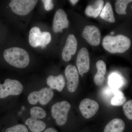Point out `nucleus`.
<instances>
[{"label": "nucleus", "mask_w": 132, "mask_h": 132, "mask_svg": "<svg viewBox=\"0 0 132 132\" xmlns=\"http://www.w3.org/2000/svg\"><path fill=\"white\" fill-rule=\"evenodd\" d=\"M130 39L121 35L116 36L108 35L105 36L102 42L104 49L111 53H122L129 49L131 46Z\"/></svg>", "instance_id": "f257e3e1"}, {"label": "nucleus", "mask_w": 132, "mask_h": 132, "mask_svg": "<svg viewBox=\"0 0 132 132\" xmlns=\"http://www.w3.org/2000/svg\"><path fill=\"white\" fill-rule=\"evenodd\" d=\"M3 56L8 63L17 68H25L29 64V55L22 48L15 47L6 50Z\"/></svg>", "instance_id": "f03ea898"}, {"label": "nucleus", "mask_w": 132, "mask_h": 132, "mask_svg": "<svg viewBox=\"0 0 132 132\" xmlns=\"http://www.w3.org/2000/svg\"><path fill=\"white\" fill-rule=\"evenodd\" d=\"M52 36L47 32H41L38 27H34L30 31L29 41L31 46L34 47H46L51 42Z\"/></svg>", "instance_id": "7ed1b4c3"}, {"label": "nucleus", "mask_w": 132, "mask_h": 132, "mask_svg": "<svg viewBox=\"0 0 132 132\" xmlns=\"http://www.w3.org/2000/svg\"><path fill=\"white\" fill-rule=\"evenodd\" d=\"M71 108V105L68 101H62L57 102L53 105L51 112L53 118L59 126H63L67 120L68 115Z\"/></svg>", "instance_id": "20e7f679"}, {"label": "nucleus", "mask_w": 132, "mask_h": 132, "mask_svg": "<svg viewBox=\"0 0 132 132\" xmlns=\"http://www.w3.org/2000/svg\"><path fill=\"white\" fill-rule=\"evenodd\" d=\"M23 90V86L19 81L6 79L3 84L0 83V98H4L10 95H19Z\"/></svg>", "instance_id": "39448f33"}, {"label": "nucleus", "mask_w": 132, "mask_h": 132, "mask_svg": "<svg viewBox=\"0 0 132 132\" xmlns=\"http://www.w3.org/2000/svg\"><path fill=\"white\" fill-rule=\"evenodd\" d=\"M38 1L36 0H13L10 3L9 6L15 13L25 15L34 8Z\"/></svg>", "instance_id": "423d86ee"}, {"label": "nucleus", "mask_w": 132, "mask_h": 132, "mask_svg": "<svg viewBox=\"0 0 132 132\" xmlns=\"http://www.w3.org/2000/svg\"><path fill=\"white\" fill-rule=\"evenodd\" d=\"M54 92L50 88L45 87L39 91H35L29 95L28 100L32 105H35L39 102L45 105L48 103L53 97Z\"/></svg>", "instance_id": "0eeeda50"}, {"label": "nucleus", "mask_w": 132, "mask_h": 132, "mask_svg": "<svg viewBox=\"0 0 132 132\" xmlns=\"http://www.w3.org/2000/svg\"><path fill=\"white\" fill-rule=\"evenodd\" d=\"M65 73L67 80V86L68 91L71 93L75 92L79 83L78 69L75 66L69 65L66 67Z\"/></svg>", "instance_id": "6e6552de"}, {"label": "nucleus", "mask_w": 132, "mask_h": 132, "mask_svg": "<svg viewBox=\"0 0 132 132\" xmlns=\"http://www.w3.org/2000/svg\"><path fill=\"white\" fill-rule=\"evenodd\" d=\"M82 37L89 44L93 46H98L101 40L100 31L94 26H87L85 27L82 34Z\"/></svg>", "instance_id": "1a4fd4ad"}, {"label": "nucleus", "mask_w": 132, "mask_h": 132, "mask_svg": "<svg viewBox=\"0 0 132 132\" xmlns=\"http://www.w3.org/2000/svg\"><path fill=\"white\" fill-rule=\"evenodd\" d=\"M78 72L80 75L87 73L90 68L89 53L86 48H82L79 51L76 60Z\"/></svg>", "instance_id": "9d476101"}, {"label": "nucleus", "mask_w": 132, "mask_h": 132, "mask_svg": "<svg viewBox=\"0 0 132 132\" xmlns=\"http://www.w3.org/2000/svg\"><path fill=\"white\" fill-rule=\"evenodd\" d=\"M99 104L95 101L86 98L81 102L79 109L82 116L86 119L93 116L98 110Z\"/></svg>", "instance_id": "9b49d317"}, {"label": "nucleus", "mask_w": 132, "mask_h": 132, "mask_svg": "<svg viewBox=\"0 0 132 132\" xmlns=\"http://www.w3.org/2000/svg\"><path fill=\"white\" fill-rule=\"evenodd\" d=\"M69 21L65 12L63 10L59 9L55 14L53 21V29L55 33L62 32L64 29L67 28Z\"/></svg>", "instance_id": "f8f14e48"}, {"label": "nucleus", "mask_w": 132, "mask_h": 132, "mask_svg": "<svg viewBox=\"0 0 132 132\" xmlns=\"http://www.w3.org/2000/svg\"><path fill=\"white\" fill-rule=\"evenodd\" d=\"M77 46L78 42L75 36L72 34L69 35L62 53V59L64 61H68L71 60L72 55L76 52Z\"/></svg>", "instance_id": "ddd939ff"}, {"label": "nucleus", "mask_w": 132, "mask_h": 132, "mask_svg": "<svg viewBox=\"0 0 132 132\" xmlns=\"http://www.w3.org/2000/svg\"><path fill=\"white\" fill-rule=\"evenodd\" d=\"M47 82L51 89H55L60 92L62 91L65 84V78L62 75L56 76H50L48 77Z\"/></svg>", "instance_id": "4468645a"}, {"label": "nucleus", "mask_w": 132, "mask_h": 132, "mask_svg": "<svg viewBox=\"0 0 132 132\" xmlns=\"http://www.w3.org/2000/svg\"><path fill=\"white\" fill-rule=\"evenodd\" d=\"M98 71L95 75L94 80L95 85L100 86L104 83L105 75L106 71V65L102 60L98 61L96 63Z\"/></svg>", "instance_id": "2eb2a0df"}, {"label": "nucleus", "mask_w": 132, "mask_h": 132, "mask_svg": "<svg viewBox=\"0 0 132 132\" xmlns=\"http://www.w3.org/2000/svg\"><path fill=\"white\" fill-rule=\"evenodd\" d=\"M125 128V123L122 119H115L106 125L104 132H123Z\"/></svg>", "instance_id": "dca6fc26"}, {"label": "nucleus", "mask_w": 132, "mask_h": 132, "mask_svg": "<svg viewBox=\"0 0 132 132\" xmlns=\"http://www.w3.org/2000/svg\"><path fill=\"white\" fill-rule=\"evenodd\" d=\"M104 5V1L102 0L96 1L93 5L87 6L85 13L88 16L97 18L101 13Z\"/></svg>", "instance_id": "f3484780"}, {"label": "nucleus", "mask_w": 132, "mask_h": 132, "mask_svg": "<svg viewBox=\"0 0 132 132\" xmlns=\"http://www.w3.org/2000/svg\"><path fill=\"white\" fill-rule=\"evenodd\" d=\"M25 124L28 126L29 130L33 132H41L45 130L46 125L40 120L30 118L26 120Z\"/></svg>", "instance_id": "a211bd4d"}, {"label": "nucleus", "mask_w": 132, "mask_h": 132, "mask_svg": "<svg viewBox=\"0 0 132 132\" xmlns=\"http://www.w3.org/2000/svg\"><path fill=\"white\" fill-rule=\"evenodd\" d=\"M100 16L102 19L108 22L114 23L115 19L114 15L113 10L111 3H106L101 12Z\"/></svg>", "instance_id": "6ab92c4d"}, {"label": "nucleus", "mask_w": 132, "mask_h": 132, "mask_svg": "<svg viewBox=\"0 0 132 132\" xmlns=\"http://www.w3.org/2000/svg\"><path fill=\"white\" fill-rule=\"evenodd\" d=\"M112 90L114 96L111 99V105L115 106H120L125 104L127 98L123 93L118 89H112Z\"/></svg>", "instance_id": "aec40b11"}, {"label": "nucleus", "mask_w": 132, "mask_h": 132, "mask_svg": "<svg viewBox=\"0 0 132 132\" xmlns=\"http://www.w3.org/2000/svg\"><path fill=\"white\" fill-rule=\"evenodd\" d=\"M109 85L112 89H118L122 87L124 81L121 76L117 73L112 74L109 78Z\"/></svg>", "instance_id": "412c9836"}, {"label": "nucleus", "mask_w": 132, "mask_h": 132, "mask_svg": "<svg viewBox=\"0 0 132 132\" xmlns=\"http://www.w3.org/2000/svg\"><path fill=\"white\" fill-rule=\"evenodd\" d=\"M131 0H117L115 3V10L118 14L126 15L128 4L131 2Z\"/></svg>", "instance_id": "4be33fe9"}, {"label": "nucleus", "mask_w": 132, "mask_h": 132, "mask_svg": "<svg viewBox=\"0 0 132 132\" xmlns=\"http://www.w3.org/2000/svg\"><path fill=\"white\" fill-rule=\"evenodd\" d=\"M31 118L37 119H41L46 117V114L43 109L40 107H33L30 111Z\"/></svg>", "instance_id": "5701e85b"}, {"label": "nucleus", "mask_w": 132, "mask_h": 132, "mask_svg": "<svg viewBox=\"0 0 132 132\" xmlns=\"http://www.w3.org/2000/svg\"><path fill=\"white\" fill-rule=\"evenodd\" d=\"M123 111L125 115L128 119H132V101H128L125 102L123 105Z\"/></svg>", "instance_id": "b1692460"}, {"label": "nucleus", "mask_w": 132, "mask_h": 132, "mask_svg": "<svg viewBox=\"0 0 132 132\" xmlns=\"http://www.w3.org/2000/svg\"><path fill=\"white\" fill-rule=\"evenodd\" d=\"M5 132H28V131L26 126L19 124L9 128Z\"/></svg>", "instance_id": "393cba45"}, {"label": "nucleus", "mask_w": 132, "mask_h": 132, "mask_svg": "<svg viewBox=\"0 0 132 132\" xmlns=\"http://www.w3.org/2000/svg\"><path fill=\"white\" fill-rule=\"evenodd\" d=\"M45 9L46 11H50L53 9L54 5L52 0H43Z\"/></svg>", "instance_id": "a878e982"}, {"label": "nucleus", "mask_w": 132, "mask_h": 132, "mask_svg": "<svg viewBox=\"0 0 132 132\" xmlns=\"http://www.w3.org/2000/svg\"><path fill=\"white\" fill-rule=\"evenodd\" d=\"M103 97L104 98H111L112 97V94H113V93L112 90V88H106V89H104L103 90Z\"/></svg>", "instance_id": "bb28decb"}, {"label": "nucleus", "mask_w": 132, "mask_h": 132, "mask_svg": "<svg viewBox=\"0 0 132 132\" xmlns=\"http://www.w3.org/2000/svg\"><path fill=\"white\" fill-rule=\"evenodd\" d=\"M44 132H58L56 129L53 128H50L45 130Z\"/></svg>", "instance_id": "cd10ccee"}, {"label": "nucleus", "mask_w": 132, "mask_h": 132, "mask_svg": "<svg viewBox=\"0 0 132 132\" xmlns=\"http://www.w3.org/2000/svg\"><path fill=\"white\" fill-rule=\"evenodd\" d=\"M69 1L73 5H75L79 2V1L78 0H70Z\"/></svg>", "instance_id": "c85d7f7f"}, {"label": "nucleus", "mask_w": 132, "mask_h": 132, "mask_svg": "<svg viewBox=\"0 0 132 132\" xmlns=\"http://www.w3.org/2000/svg\"><path fill=\"white\" fill-rule=\"evenodd\" d=\"M111 34L112 35H113L114 34V32H111Z\"/></svg>", "instance_id": "c756f323"}]
</instances>
